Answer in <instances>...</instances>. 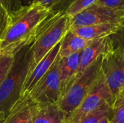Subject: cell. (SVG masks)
<instances>
[{"instance_id": "1", "label": "cell", "mask_w": 124, "mask_h": 123, "mask_svg": "<svg viewBox=\"0 0 124 123\" xmlns=\"http://www.w3.org/2000/svg\"><path fill=\"white\" fill-rule=\"evenodd\" d=\"M53 15L54 14L35 2L10 14L8 28L0 41V54L15 56L22 49L32 43Z\"/></svg>"}, {"instance_id": "2", "label": "cell", "mask_w": 124, "mask_h": 123, "mask_svg": "<svg viewBox=\"0 0 124 123\" xmlns=\"http://www.w3.org/2000/svg\"><path fill=\"white\" fill-rule=\"evenodd\" d=\"M29 46L22 49L15 56L9 72L0 85V112L5 115L20 99L21 88L32 61Z\"/></svg>"}, {"instance_id": "3", "label": "cell", "mask_w": 124, "mask_h": 123, "mask_svg": "<svg viewBox=\"0 0 124 123\" xmlns=\"http://www.w3.org/2000/svg\"><path fill=\"white\" fill-rule=\"evenodd\" d=\"M104 56H101L91 66L78 74L61 96L57 105L65 119L80 105L100 78Z\"/></svg>"}, {"instance_id": "4", "label": "cell", "mask_w": 124, "mask_h": 123, "mask_svg": "<svg viewBox=\"0 0 124 123\" xmlns=\"http://www.w3.org/2000/svg\"><path fill=\"white\" fill-rule=\"evenodd\" d=\"M70 28V17L66 13L53 15L29 46L32 56L31 65L29 68L37 65L58 44Z\"/></svg>"}, {"instance_id": "5", "label": "cell", "mask_w": 124, "mask_h": 123, "mask_svg": "<svg viewBox=\"0 0 124 123\" xmlns=\"http://www.w3.org/2000/svg\"><path fill=\"white\" fill-rule=\"evenodd\" d=\"M113 102V97L102 73L89 94L80 105L66 117L64 123H77L83 117L100 109L105 104H109L112 107Z\"/></svg>"}, {"instance_id": "6", "label": "cell", "mask_w": 124, "mask_h": 123, "mask_svg": "<svg viewBox=\"0 0 124 123\" xmlns=\"http://www.w3.org/2000/svg\"><path fill=\"white\" fill-rule=\"evenodd\" d=\"M60 94L58 55L52 66L35 86L28 96L39 105L57 104Z\"/></svg>"}, {"instance_id": "7", "label": "cell", "mask_w": 124, "mask_h": 123, "mask_svg": "<svg viewBox=\"0 0 124 123\" xmlns=\"http://www.w3.org/2000/svg\"><path fill=\"white\" fill-rule=\"evenodd\" d=\"M69 17L70 28L103 23L121 25L124 17V12L102 4H94L76 15Z\"/></svg>"}, {"instance_id": "8", "label": "cell", "mask_w": 124, "mask_h": 123, "mask_svg": "<svg viewBox=\"0 0 124 123\" xmlns=\"http://www.w3.org/2000/svg\"><path fill=\"white\" fill-rule=\"evenodd\" d=\"M101 70L115 101L124 86V61L112 51L104 56Z\"/></svg>"}, {"instance_id": "9", "label": "cell", "mask_w": 124, "mask_h": 123, "mask_svg": "<svg viewBox=\"0 0 124 123\" xmlns=\"http://www.w3.org/2000/svg\"><path fill=\"white\" fill-rule=\"evenodd\" d=\"M60 43L61 41L57 44L37 65L28 69L27 75L21 88L20 99L27 97L35 86L52 66L58 57Z\"/></svg>"}, {"instance_id": "10", "label": "cell", "mask_w": 124, "mask_h": 123, "mask_svg": "<svg viewBox=\"0 0 124 123\" xmlns=\"http://www.w3.org/2000/svg\"><path fill=\"white\" fill-rule=\"evenodd\" d=\"M113 51V43L110 36L92 40L80 51L78 73L82 72L91 66L98 58Z\"/></svg>"}, {"instance_id": "11", "label": "cell", "mask_w": 124, "mask_h": 123, "mask_svg": "<svg viewBox=\"0 0 124 123\" xmlns=\"http://www.w3.org/2000/svg\"><path fill=\"white\" fill-rule=\"evenodd\" d=\"M79 62L80 52L62 58L59 57V76L61 91L60 97L78 75Z\"/></svg>"}, {"instance_id": "12", "label": "cell", "mask_w": 124, "mask_h": 123, "mask_svg": "<svg viewBox=\"0 0 124 123\" xmlns=\"http://www.w3.org/2000/svg\"><path fill=\"white\" fill-rule=\"evenodd\" d=\"M120 27V24L103 23L73 28H70V30L79 37L86 40L91 41L97 38L110 36L116 33Z\"/></svg>"}, {"instance_id": "13", "label": "cell", "mask_w": 124, "mask_h": 123, "mask_svg": "<svg viewBox=\"0 0 124 123\" xmlns=\"http://www.w3.org/2000/svg\"><path fill=\"white\" fill-rule=\"evenodd\" d=\"M36 105L28 96L19 99L1 123H28L31 119Z\"/></svg>"}, {"instance_id": "14", "label": "cell", "mask_w": 124, "mask_h": 123, "mask_svg": "<svg viewBox=\"0 0 124 123\" xmlns=\"http://www.w3.org/2000/svg\"><path fill=\"white\" fill-rule=\"evenodd\" d=\"M65 116L57 104H36L32 114V123H64Z\"/></svg>"}, {"instance_id": "15", "label": "cell", "mask_w": 124, "mask_h": 123, "mask_svg": "<svg viewBox=\"0 0 124 123\" xmlns=\"http://www.w3.org/2000/svg\"><path fill=\"white\" fill-rule=\"evenodd\" d=\"M92 41V40L89 41L79 37L69 29L61 41L58 55L60 58H62L77 52H80Z\"/></svg>"}, {"instance_id": "16", "label": "cell", "mask_w": 124, "mask_h": 123, "mask_svg": "<svg viewBox=\"0 0 124 123\" xmlns=\"http://www.w3.org/2000/svg\"><path fill=\"white\" fill-rule=\"evenodd\" d=\"M74 0H34L33 2L39 4L54 14L66 13V11Z\"/></svg>"}, {"instance_id": "17", "label": "cell", "mask_w": 124, "mask_h": 123, "mask_svg": "<svg viewBox=\"0 0 124 123\" xmlns=\"http://www.w3.org/2000/svg\"><path fill=\"white\" fill-rule=\"evenodd\" d=\"M113 43V53L124 61V27L121 26L116 33L110 36Z\"/></svg>"}, {"instance_id": "18", "label": "cell", "mask_w": 124, "mask_h": 123, "mask_svg": "<svg viewBox=\"0 0 124 123\" xmlns=\"http://www.w3.org/2000/svg\"><path fill=\"white\" fill-rule=\"evenodd\" d=\"M110 115V123H124V98H116Z\"/></svg>"}, {"instance_id": "19", "label": "cell", "mask_w": 124, "mask_h": 123, "mask_svg": "<svg viewBox=\"0 0 124 123\" xmlns=\"http://www.w3.org/2000/svg\"><path fill=\"white\" fill-rule=\"evenodd\" d=\"M111 106L109 104H105L100 109L96 110L95 112L86 115V117L81 119L76 123H98L101 118L105 115H108L111 113Z\"/></svg>"}, {"instance_id": "20", "label": "cell", "mask_w": 124, "mask_h": 123, "mask_svg": "<svg viewBox=\"0 0 124 123\" xmlns=\"http://www.w3.org/2000/svg\"><path fill=\"white\" fill-rule=\"evenodd\" d=\"M99 0H74L73 4L66 11L69 17H73L89 7L96 4Z\"/></svg>"}, {"instance_id": "21", "label": "cell", "mask_w": 124, "mask_h": 123, "mask_svg": "<svg viewBox=\"0 0 124 123\" xmlns=\"http://www.w3.org/2000/svg\"><path fill=\"white\" fill-rule=\"evenodd\" d=\"M15 62V56L2 55L0 59V85L4 80L9 74L13 63Z\"/></svg>"}, {"instance_id": "22", "label": "cell", "mask_w": 124, "mask_h": 123, "mask_svg": "<svg viewBox=\"0 0 124 123\" xmlns=\"http://www.w3.org/2000/svg\"><path fill=\"white\" fill-rule=\"evenodd\" d=\"M10 14L7 9L0 4V41L3 38L9 23Z\"/></svg>"}, {"instance_id": "23", "label": "cell", "mask_w": 124, "mask_h": 123, "mask_svg": "<svg viewBox=\"0 0 124 123\" xmlns=\"http://www.w3.org/2000/svg\"><path fill=\"white\" fill-rule=\"evenodd\" d=\"M0 4L7 9L9 14L20 10L23 7L20 0H0Z\"/></svg>"}, {"instance_id": "24", "label": "cell", "mask_w": 124, "mask_h": 123, "mask_svg": "<svg viewBox=\"0 0 124 123\" xmlns=\"http://www.w3.org/2000/svg\"><path fill=\"white\" fill-rule=\"evenodd\" d=\"M96 4L124 12V0H99Z\"/></svg>"}, {"instance_id": "25", "label": "cell", "mask_w": 124, "mask_h": 123, "mask_svg": "<svg viewBox=\"0 0 124 123\" xmlns=\"http://www.w3.org/2000/svg\"><path fill=\"white\" fill-rule=\"evenodd\" d=\"M110 114L108 115L104 116L102 118L100 119V120L98 122V123H110Z\"/></svg>"}, {"instance_id": "26", "label": "cell", "mask_w": 124, "mask_h": 123, "mask_svg": "<svg viewBox=\"0 0 124 123\" xmlns=\"http://www.w3.org/2000/svg\"><path fill=\"white\" fill-rule=\"evenodd\" d=\"M33 1L34 0H20L21 3H22V5L24 7V6H28L30 4H31L32 3H33Z\"/></svg>"}, {"instance_id": "27", "label": "cell", "mask_w": 124, "mask_h": 123, "mask_svg": "<svg viewBox=\"0 0 124 123\" xmlns=\"http://www.w3.org/2000/svg\"><path fill=\"white\" fill-rule=\"evenodd\" d=\"M118 96H120V97H123V98H124V86L121 88V90L119 91V93H118L117 97H118Z\"/></svg>"}, {"instance_id": "28", "label": "cell", "mask_w": 124, "mask_h": 123, "mask_svg": "<svg viewBox=\"0 0 124 123\" xmlns=\"http://www.w3.org/2000/svg\"><path fill=\"white\" fill-rule=\"evenodd\" d=\"M5 117H6V115L4 114H3L2 112H0V123H2L4 121V120L5 119Z\"/></svg>"}, {"instance_id": "29", "label": "cell", "mask_w": 124, "mask_h": 123, "mask_svg": "<svg viewBox=\"0 0 124 123\" xmlns=\"http://www.w3.org/2000/svg\"><path fill=\"white\" fill-rule=\"evenodd\" d=\"M121 26H124V19H123V21L121 22Z\"/></svg>"}, {"instance_id": "30", "label": "cell", "mask_w": 124, "mask_h": 123, "mask_svg": "<svg viewBox=\"0 0 124 123\" xmlns=\"http://www.w3.org/2000/svg\"><path fill=\"white\" fill-rule=\"evenodd\" d=\"M28 123H32V122H31V119L30 120V121H29V122H28Z\"/></svg>"}, {"instance_id": "31", "label": "cell", "mask_w": 124, "mask_h": 123, "mask_svg": "<svg viewBox=\"0 0 124 123\" xmlns=\"http://www.w3.org/2000/svg\"><path fill=\"white\" fill-rule=\"evenodd\" d=\"M1 57H2V54H0V59H1Z\"/></svg>"}]
</instances>
